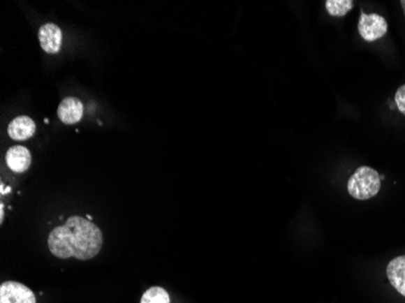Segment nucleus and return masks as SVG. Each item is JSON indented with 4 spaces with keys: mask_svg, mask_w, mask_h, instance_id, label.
<instances>
[{
    "mask_svg": "<svg viewBox=\"0 0 405 303\" xmlns=\"http://www.w3.org/2000/svg\"><path fill=\"white\" fill-rule=\"evenodd\" d=\"M103 237L100 228L84 217L72 216L51 230L47 238L50 253L57 258H74L87 261L100 253Z\"/></svg>",
    "mask_w": 405,
    "mask_h": 303,
    "instance_id": "obj_1",
    "label": "nucleus"
},
{
    "mask_svg": "<svg viewBox=\"0 0 405 303\" xmlns=\"http://www.w3.org/2000/svg\"><path fill=\"white\" fill-rule=\"evenodd\" d=\"M380 189V175L378 171L369 166L358 168L347 184L348 193L358 200H368L370 198L375 197Z\"/></svg>",
    "mask_w": 405,
    "mask_h": 303,
    "instance_id": "obj_2",
    "label": "nucleus"
},
{
    "mask_svg": "<svg viewBox=\"0 0 405 303\" xmlns=\"http://www.w3.org/2000/svg\"><path fill=\"white\" fill-rule=\"evenodd\" d=\"M388 24L385 17L378 14H364L360 15V23H358V31L360 37L363 38L365 42H375L380 38H383L387 33Z\"/></svg>",
    "mask_w": 405,
    "mask_h": 303,
    "instance_id": "obj_3",
    "label": "nucleus"
},
{
    "mask_svg": "<svg viewBox=\"0 0 405 303\" xmlns=\"http://www.w3.org/2000/svg\"><path fill=\"white\" fill-rule=\"evenodd\" d=\"M0 303H37L36 295L26 285L6 281L0 286Z\"/></svg>",
    "mask_w": 405,
    "mask_h": 303,
    "instance_id": "obj_4",
    "label": "nucleus"
},
{
    "mask_svg": "<svg viewBox=\"0 0 405 303\" xmlns=\"http://www.w3.org/2000/svg\"><path fill=\"white\" fill-rule=\"evenodd\" d=\"M39 42L47 54L59 52L62 45V32L54 23H45L39 29Z\"/></svg>",
    "mask_w": 405,
    "mask_h": 303,
    "instance_id": "obj_5",
    "label": "nucleus"
},
{
    "mask_svg": "<svg viewBox=\"0 0 405 303\" xmlns=\"http://www.w3.org/2000/svg\"><path fill=\"white\" fill-rule=\"evenodd\" d=\"M83 103L75 97H67L61 102L57 108V115L62 123L67 125L75 124L83 118Z\"/></svg>",
    "mask_w": 405,
    "mask_h": 303,
    "instance_id": "obj_6",
    "label": "nucleus"
},
{
    "mask_svg": "<svg viewBox=\"0 0 405 303\" xmlns=\"http://www.w3.org/2000/svg\"><path fill=\"white\" fill-rule=\"evenodd\" d=\"M5 161L6 165L14 172H24L31 166L32 156L27 148L23 146H14L6 152Z\"/></svg>",
    "mask_w": 405,
    "mask_h": 303,
    "instance_id": "obj_7",
    "label": "nucleus"
},
{
    "mask_svg": "<svg viewBox=\"0 0 405 303\" xmlns=\"http://www.w3.org/2000/svg\"><path fill=\"white\" fill-rule=\"evenodd\" d=\"M36 133V124L27 115H20L15 118L8 126V135L16 141H24L32 138Z\"/></svg>",
    "mask_w": 405,
    "mask_h": 303,
    "instance_id": "obj_8",
    "label": "nucleus"
},
{
    "mask_svg": "<svg viewBox=\"0 0 405 303\" xmlns=\"http://www.w3.org/2000/svg\"><path fill=\"white\" fill-rule=\"evenodd\" d=\"M387 276L392 286L405 296V255L393 258L387 266Z\"/></svg>",
    "mask_w": 405,
    "mask_h": 303,
    "instance_id": "obj_9",
    "label": "nucleus"
},
{
    "mask_svg": "<svg viewBox=\"0 0 405 303\" xmlns=\"http://www.w3.org/2000/svg\"><path fill=\"white\" fill-rule=\"evenodd\" d=\"M325 8L332 16H345L353 9L352 0H327Z\"/></svg>",
    "mask_w": 405,
    "mask_h": 303,
    "instance_id": "obj_10",
    "label": "nucleus"
},
{
    "mask_svg": "<svg viewBox=\"0 0 405 303\" xmlns=\"http://www.w3.org/2000/svg\"><path fill=\"white\" fill-rule=\"evenodd\" d=\"M141 303H170V297L163 288L153 286L143 294Z\"/></svg>",
    "mask_w": 405,
    "mask_h": 303,
    "instance_id": "obj_11",
    "label": "nucleus"
},
{
    "mask_svg": "<svg viewBox=\"0 0 405 303\" xmlns=\"http://www.w3.org/2000/svg\"><path fill=\"white\" fill-rule=\"evenodd\" d=\"M395 101L399 112L405 115V84L397 90Z\"/></svg>",
    "mask_w": 405,
    "mask_h": 303,
    "instance_id": "obj_12",
    "label": "nucleus"
},
{
    "mask_svg": "<svg viewBox=\"0 0 405 303\" xmlns=\"http://www.w3.org/2000/svg\"><path fill=\"white\" fill-rule=\"evenodd\" d=\"M401 4H402V8H403V10H404V14H405V0H402Z\"/></svg>",
    "mask_w": 405,
    "mask_h": 303,
    "instance_id": "obj_13",
    "label": "nucleus"
}]
</instances>
